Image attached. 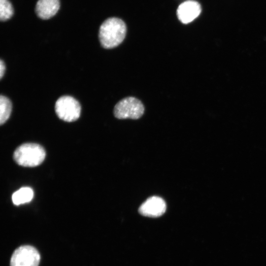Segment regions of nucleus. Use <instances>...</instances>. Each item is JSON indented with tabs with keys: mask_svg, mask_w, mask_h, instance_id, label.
<instances>
[{
	"mask_svg": "<svg viewBox=\"0 0 266 266\" xmlns=\"http://www.w3.org/2000/svg\"><path fill=\"white\" fill-rule=\"evenodd\" d=\"M5 70V66L4 62L0 60V78L1 79L4 75Z\"/></svg>",
	"mask_w": 266,
	"mask_h": 266,
	"instance_id": "f8f14e48",
	"label": "nucleus"
},
{
	"mask_svg": "<svg viewBox=\"0 0 266 266\" xmlns=\"http://www.w3.org/2000/svg\"><path fill=\"white\" fill-rule=\"evenodd\" d=\"M144 107L141 101L134 97H127L115 106L113 113L119 119H138L143 115Z\"/></svg>",
	"mask_w": 266,
	"mask_h": 266,
	"instance_id": "7ed1b4c3",
	"label": "nucleus"
},
{
	"mask_svg": "<svg viewBox=\"0 0 266 266\" xmlns=\"http://www.w3.org/2000/svg\"><path fill=\"white\" fill-rule=\"evenodd\" d=\"M201 11V6L198 2L189 0L183 2L178 6L177 15L182 23L188 24L197 18Z\"/></svg>",
	"mask_w": 266,
	"mask_h": 266,
	"instance_id": "0eeeda50",
	"label": "nucleus"
},
{
	"mask_svg": "<svg viewBox=\"0 0 266 266\" xmlns=\"http://www.w3.org/2000/svg\"><path fill=\"white\" fill-rule=\"evenodd\" d=\"M45 155V151L41 145L27 143L22 144L15 150L13 159L20 166L34 167L43 162Z\"/></svg>",
	"mask_w": 266,
	"mask_h": 266,
	"instance_id": "f03ea898",
	"label": "nucleus"
},
{
	"mask_svg": "<svg viewBox=\"0 0 266 266\" xmlns=\"http://www.w3.org/2000/svg\"><path fill=\"white\" fill-rule=\"evenodd\" d=\"M12 110V103L6 97L0 96V124H3L9 118Z\"/></svg>",
	"mask_w": 266,
	"mask_h": 266,
	"instance_id": "9d476101",
	"label": "nucleus"
},
{
	"mask_svg": "<svg viewBox=\"0 0 266 266\" xmlns=\"http://www.w3.org/2000/svg\"><path fill=\"white\" fill-rule=\"evenodd\" d=\"M127 32L125 23L121 19L112 17L101 25L99 37L101 45L105 49L117 47L124 40Z\"/></svg>",
	"mask_w": 266,
	"mask_h": 266,
	"instance_id": "f257e3e1",
	"label": "nucleus"
},
{
	"mask_svg": "<svg viewBox=\"0 0 266 266\" xmlns=\"http://www.w3.org/2000/svg\"><path fill=\"white\" fill-rule=\"evenodd\" d=\"M81 109L79 102L69 96H63L59 98L55 106V112L58 117L67 122L77 120L80 117Z\"/></svg>",
	"mask_w": 266,
	"mask_h": 266,
	"instance_id": "20e7f679",
	"label": "nucleus"
},
{
	"mask_svg": "<svg viewBox=\"0 0 266 266\" xmlns=\"http://www.w3.org/2000/svg\"><path fill=\"white\" fill-rule=\"evenodd\" d=\"M40 256L38 251L30 245L21 246L13 252L10 266H38Z\"/></svg>",
	"mask_w": 266,
	"mask_h": 266,
	"instance_id": "39448f33",
	"label": "nucleus"
},
{
	"mask_svg": "<svg viewBox=\"0 0 266 266\" xmlns=\"http://www.w3.org/2000/svg\"><path fill=\"white\" fill-rule=\"evenodd\" d=\"M166 208V202L162 198L153 196L148 198L140 206L138 212L144 216L157 218L163 215Z\"/></svg>",
	"mask_w": 266,
	"mask_h": 266,
	"instance_id": "423d86ee",
	"label": "nucleus"
},
{
	"mask_svg": "<svg viewBox=\"0 0 266 266\" xmlns=\"http://www.w3.org/2000/svg\"><path fill=\"white\" fill-rule=\"evenodd\" d=\"M33 196V192L30 187H22L14 192L12 196L13 203L16 205L29 202Z\"/></svg>",
	"mask_w": 266,
	"mask_h": 266,
	"instance_id": "1a4fd4ad",
	"label": "nucleus"
},
{
	"mask_svg": "<svg viewBox=\"0 0 266 266\" xmlns=\"http://www.w3.org/2000/svg\"><path fill=\"white\" fill-rule=\"evenodd\" d=\"M13 13L11 4L8 0H0V19L5 21L10 19Z\"/></svg>",
	"mask_w": 266,
	"mask_h": 266,
	"instance_id": "9b49d317",
	"label": "nucleus"
},
{
	"mask_svg": "<svg viewBox=\"0 0 266 266\" xmlns=\"http://www.w3.org/2000/svg\"><path fill=\"white\" fill-rule=\"evenodd\" d=\"M59 8V0H38L35 6V12L38 17L46 20L54 16Z\"/></svg>",
	"mask_w": 266,
	"mask_h": 266,
	"instance_id": "6e6552de",
	"label": "nucleus"
}]
</instances>
